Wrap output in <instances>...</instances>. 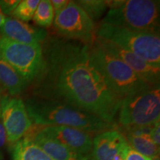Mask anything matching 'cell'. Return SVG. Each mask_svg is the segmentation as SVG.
Wrapping results in <instances>:
<instances>
[{
  "instance_id": "7c38bea8",
  "label": "cell",
  "mask_w": 160,
  "mask_h": 160,
  "mask_svg": "<svg viewBox=\"0 0 160 160\" xmlns=\"http://www.w3.org/2000/svg\"><path fill=\"white\" fill-rule=\"evenodd\" d=\"M2 35L11 41L28 44H41L46 39L48 33L44 29L31 27L24 22L13 18H6L0 28Z\"/></svg>"
},
{
  "instance_id": "f546056e",
  "label": "cell",
  "mask_w": 160,
  "mask_h": 160,
  "mask_svg": "<svg viewBox=\"0 0 160 160\" xmlns=\"http://www.w3.org/2000/svg\"><path fill=\"white\" fill-rule=\"evenodd\" d=\"M152 160H159V158H157V159H152Z\"/></svg>"
},
{
  "instance_id": "603a6c76",
  "label": "cell",
  "mask_w": 160,
  "mask_h": 160,
  "mask_svg": "<svg viewBox=\"0 0 160 160\" xmlns=\"http://www.w3.org/2000/svg\"><path fill=\"white\" fill-rule=\"evenodd\" d=\"M150 137L151 139L156 145L159 146L160 144V126H159V121L157 122L153 125L152 128L150 131L149 133Z\"/></svg>"
},
{
  "instance_id": "f1b7e54d",
  "label": "cell",
  "mask_w": 160,
  "mask_h": 160,
  "mask_svg": "<svg viewBox=\"0 0 160 160\" xmlns=\"http://www.w3.org/2000/svg\"><path fill=\"white\" fill-rule=\"evenodd\" d=\"M0 160H2V156L0 153Z\"/></svg>"
},
{
  "instance_id": "8992f818",
  "label": "cell",
  "mask_w": 160,
  "mask_h": 160,
  "mask_svg": "<svg viewBox=\"0 0 160 160\" xmlns=\"http://www.w3.org/2000/svg\"><path fill=\"white\" fill-rule=\"evenodd\" d=\"M97 37L115 44L141 57L147 62L160 67L159 35L133 31L102 22Z\"/></svg>"
},
{
  "instance_id": "4316f807",
  "label": "cell",
  "mask_w": 160,
  "mask_h": 160,
  "mask_svg": "<svg viewBox=\"0 0 160 160\" xmlns=\"http://www.w3.org/2000/svg\"><path fill=\"white\" fill-rule=\"evenodd\" d=\"M5 19L6 18L5 17V16H4L3 13H2V11H0V28L2 27V25L4 22H5Z\"/></svg>"
},
{
  "instance_id": "9a60e30c",
  "label": "cell",
  "mask_w": 160,
  "mask_h": 160,
  "mask_svg": "<svg viewBox=\"0 0 160 160\" xmlns=\"http://www.w3.org/2000/svg\"><path fill=\"white\" fill-rule=\"evenodd\" d=\"M125 139L128 145L138 153L152 159L159 158V146L153 142L149 134L142 133L139 128L126 131Z\"/></svg>"
},
{
  "instance_id": "7402d4cb",
  "label": "cell",
  "mask_w": 160,
  "mask_h": 160,
  "mask_svg": "<svg viewBox=\"0 0 160 160\" xmlns=\"http://www.w3.org/2000/svg\"><path fill=\"white\" fill-rule=\"evenodd\" d=\"M19 2V0H2L0 1V11L5 14L12 13Z\"/></svg>"
},
{
  "instance_id": "30bf717a",
  "label": "cell",
  "mask_w": 160,
  "mask_h": 160,
  "mask_svg": "<svg viewBox=\"0 0 160 160\" xmlns=\"http://www.w3.org/2000/svg\"><path fill=\"white\" fill-rule=\"evenodd\" d=\"M96 39L108 53L122 60L146 82L151 85H159L160 67L147 62L132 52L108 41L98 37Z\"/></svg>"
},
{
  "instance_id": "6da1fadb",
  "label": "cell",
  "mask_w": 160,
  "mask_h": 160,
  "mask_svg": "<svg viewBox=\"0 0 160 160\" xmlns=\"http://www.w3.org/2000/svg\"><path fill=\"white\" fill-rule=\"evenodd\" d=\"M40 82L42 98L57 100L114 124L122 99L98 68L89 45L51 39L44 52Z\"/></svg>"
},
{
  "instance_id": "d6986e66",
  "label": "cell",
  "mask_w": 160,
  "mask_h": 160,
  "mask_svg": "<svg viewBox=\"0 0 160 160\" xmlns=\"http://www.w3.org/2000/svg\"><path fill=\"white\" fill-rule=\"evenodd\" d=\"M75 2L89 16L92 20L99 18L108 8L106 1L102 0H80L75 1Z\"/></svg>"
},
{
  "instance_id": "52a82bcc",
  "label": "cell",
  "mask_w": 160,
  "mask_h": 160,
  "mask_svg": "<svg viewBox=\"0 0 160 160\" xmlns=\"http://www.w3.org/2000/svg\"><path fill=\"white\" fill-rule=\"evenodd\" d=\"M0 56L27 82L39 80L45 67L41 44H22L0 38Z\"/></svg>"
},
{
  "instance_id": "83f0119b",
  "label": "cell",
  "mask_w": 160,
  "mask_h": 160,
  "mask_svg": "<svg viewBox=\"0 0 160 160\" xmlns=\"http://www.w3.org/2000/svg\"><path fill=\"white\" fill-rule=\"evenodd\" d=\"M2 93L1 91H0V118H1V100H2Z\"/></svg>"
},
{
  "instance_id": "ffe728a7",
  "label": "cell",
  "mask_w": 160,
  "mask_h": 160,
  "mask_svg": "<svg viewBox=\"0 0 160 160\" xmlns=\"http://www.w3.org/2000/svg\"><path fill=\"white\" fill-rule=\"evenodd\" d=\"M39 0H23L20 1L12 15L22 22H28L33 19V15L39 3Z\"/></svg>"
},
{
  "instance_id": "cb8c5ba5",
  "label": "cell",
  "mask_w": 160,
  "mask_h": 160,
  "mask_svg": "<svg viewBox=\"0 0 160 160\" xmlns=\"http://www.w3.org/2000/svg\"><path fill=\"white\" fill-rule=\"evenodd\" d=\"M51 2L55 14L62 11L69 2L68 0H52Z\"/></svg>"
},
{
  "instance_id": "ac0fdd59",
  "label": "cell",
  "mask_w": 160,
  "mask_h": 160,
  "mask_svg": "<svg viewBox=\"0 0 160 160\" xmlns=\"http://www.w3.org/2000/svg\"><path fill=\"white\" fill-rule=\"evenodd\" d=\"M54 17L51 2L50 0H42L37 6L33 19L37 25L48 28L52 25Z\"/></svg>"
},
{
  "instance_id": "e0dca14e",
  "label": "cell",
  "mask_w": 160,
  "mask_h": 160,
  "mask_svg": "<svg viewBox=\"0 0 160 160\" xmlns=\"http://www.w3.org/2000/svg\"><path fill=\"white\" fill-rule=\"evenodd\" d=\"M13 160H53L31 139L23 137L14 144L12 150Z\"/></svg>"
},
{
  "instance_id": "44dd1931",
  "label": "cell",
  "mask_w": 160,
  "mask_h": 160,
  "mask_svg": "<svg viewBox=\"0 0 160 160\" xmlns=\"http://www.w3.org/2000/svg\"><path fill=\"white\" fill-rule=\"evenodd\" d=\"M123 153L125 160H152L151 158L145 157L136 151L128 145V143L126 144L124 147Z\"/></svg>"
},
{
  "instance_id": "d4e9b609",
  "label": "cell",
  "mask_w": 160,
  "mask_h": 160,
  "mask_svg": "<svg viewBox=\"0 0 160 160\" xmlns=\"http://www.w3.org/2000/svg\"><path fill=\"white\" fill-rule=\"evenodd\" d=\"M6 140H7V137H6V132L4 128L3 124L0 122V148L5 145Z\"/></svg>"
},
{
  "instance_id": "8fae6325",
  "label": "cell",
  "mask_w": 160,
  "mask_h": 160,
  "mask_svg": "<svg viewBox=\"0 0 160 160\" xmlns=\"http://www.w3.org/2000/svg\"><path fill=\"white\" fill-rule=\"evenodd\" d=\"M42 127L37 131L43 135L57 140L79 154L92 155L93 138L91 133L68 126L50 125Z\"/></svg>"
},
{
  "instance_id": "5b68a950",
  "label": "cell",
  "mask_w": 160,
  "mask_h": 160,
  "mask_svg": "<svg viewBox=\"0 0 160 160\" xmlns=\"http://www.w3.org/2000/svg\"><path fill=\"white\" fill-rule=\"evenodd\" d=\"M118 116L119 124L125 131L148 127L159 122V85L151 86L123 99Z\"/></svg>"
},
{
  "instance_id": "3957f363",
  "label": "cell",
  "mask_w": 160,
  "mask_h": 160,
  "mask_svg": "<svg viewBox=\"0 0 160 160\" xmlns=\"http://www.w3.org/2000/svg\"><path fill=\"white\" fill-rule=\"evenodd\" d=\"M106 2L110 9L102 22L159 35V0L106 1Z\"/></svg>"
},
{
  "instance_id": "5bb4252c",
  "label": "cell",
  "mask_w": 160,
  "mask_h": 160,
  "mask_svg": "<svg viewBox=\"0 0 160 160\" xmlns=\"http://www.w3.org/2000/svg\"><path fill=\"white\" fill-rule=\"evenodd\" d=\"M127 141L122 133L111 129L97 133L93 139L92 156L94 160H113Z\"/></svg>"
},
{
  "instance_id": "4fadbf2b",
  "label": "cell",
  "mask_w": 160,
  "mask_h": 160,
  "mask_svg": "<svg viewBox=\"0 0 160 160\" xmlns=\"http://www.w3.org/2000/svg\"><path fill=\"white\" fill-rule=\"evenodd\" d=\"M24 137L33 142L53 160H94L92 155H82L57 140L46 137L38 131H30Z\"/></svg>"
},
{
  "instance_id": "484cf974",
  "label": "cell",
  "mask_w": 160,
  "mask_h": 160,
  "mask_svg": "<svg viewBox=\"0 0 160 160\" xmlns=\"http://www.w3.org/2000/svg\"><path fill=\"white\" fill-rule=\"evenodd\" d=\"M125 147V146H124ZM123 148L121 151L118 152L117 154L115 155V157H113V160H125L124 159V153H123Z\"/></svg>"
},
{
  "instance_id": "2e32d148",
  "label": "cell",
  "mask_w": 160,
  "mask_h": 160,
  "mask_svg": "<svg viewBox=\"0 0 160 160\" xmlns=\"http://www.w3.org/2000/svg\"><path fill=\"white\" fill-rule=\"evenodd\" d=\"M27 85V82L0 56V85L10 95L15 96L22 93Z\"/></svg>"
},
{
  "instance_id": "7a4b0ae2",
  "label": "cell",
  "mask_w": 160,
  "mask_h": 160,
  "mask_svg": "<svg viewBox=\"0 0 160 160\" xmlns=\"http://www.w3.org/2000/svg\"><path fill=\"white\" fill-rule=\"evenodd\" d=\"M27 111L32 122L39 126L62 125L99 133L114 129L115 124L106 122L96 116L57 100L32 99L28 102Z\"/></svg>"
},
{
  "instance_id": "9c48e42d",
  "label": "cell",
  "mask_w": 160,
  "mask_h": 160,
  "mask_svg": "<svg viewBox=\"0 0 160 160\" xmlns=\"http://www.w3.org/2000/svg\"><path fill=\"white\" fill-rule=\"evenodd\" d=\"M1 117L10 143L15 144L22 139L33 125L25 103L19 98L2 97Z\"/></svg>"
},
{
  "instance_id": "ba28073f",
  "label": "cell",
  "mask_w": 160,
  "mask_h": 160,
  "mask_svg": "<svg viewBox=\"0 0 160 160\" xmlns=\"http://www.w3.org/2000/svg\"><path fill=\"white\" fill-rule=\"evenodd\" d=\"M54 16L53 26L61 36L87 45L94 41L97 33L94 21L75 1H69L65 8Z\"/></svg>"
},
{
  "instance_id": "277c9868",
  "label": "cell",
  "mask_w": 160,
  "mask_h": 160,
  "mask_svg": "<svg viewBox=\"0 0 160 160\" xmlns=\"http://www.w3.org/2000/svg\"><path fill=\"white\" fill-rule=\"evenodd\" d=\"M89 47L94 63L122 101L130 95L155 86L149 85L122 60L108 53L96 38Z\"/></svg>"
}]
</instances>
